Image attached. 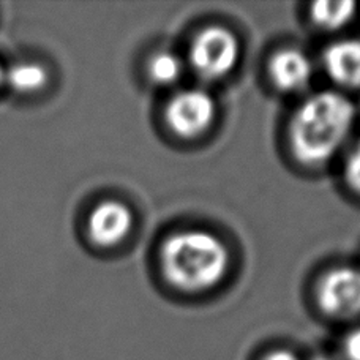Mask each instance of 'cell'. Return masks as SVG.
<instances>
[{"mask_svg": "<svg viewBox=\"0 0 360 360\" xmlns=\"http://www.w3.org/2000/svg\"><path fill=\"white\" fill-rule=\"evenodd\" d=\"M357 111L348 96L324 90L295 109L289 125L292 155L305 166H321L335 157L354 128Z\"/></svg>", "mask_w": 360, "mask_h": 360, "instance_id": "1", "label": "cell"}, {"mask_svg": "<svg viewBox=\"0 0 360 360\" xmlns=\"http://www.w3.org/2000/svg\"><path fill=\"white\" fill-rule=\"evenodd\" d=\"M229 262L226 243L202 229L177 231L160 248V266L166 281L182 292H205L220 285Z\"/></svg>", "mask_w": 360, "mask_h": 360, "instance_id": "2", "label": "cell"}, {"mask_svg": "<svg viewBox=\"0 0 360 360\" xmlns=\"http://www.w3.org/2000/svg\"><path fill=\"white\" fill-rule=\"evenodd\" d=\"M48 70L38 62H18L4 76V81L18 94H35L48 84Z\"/></svg>", "mask_w": 360, "mask_h": 360, "instance_id": "10", "label": "cell"}, {"mask_svg": "<svg viewBox=\"0 0 360 360\" xmlns=\"http://www.w3.org/2000/svg\"><path fill=\"white\" fill-rule=\"evenodd\" d=\"M217 117V105L202 89H185L169 100L165 119L169 130L184 139L204 134Z\"/></svg>", "mask_w": 360, "mask_h": 360, "instance_id": "4", "label": "cell"}, {"mask_svg": "<svg viewBox=\"0 0 360 360\" xmlns=\"http://www.w3.org/2000/svg\"><path fill=\"white\" fill-rule=\"evenodd\" d=\"M269 78L281 92H299L313 78V65L299 49H280L269 60Z\"/></svg>", "mask_w": 360, "mask_h": 360, "instance_id": "7", "label": "cell"}, {"mask_svg": "<svg viewBox=\"0 0 360 360\" xmlns=\"http://www.w3.org/2000/svg\"><path fill=\"white\" fill-rule=\"evenodd\" d=\"M184 70L182 60L174 53L162 51L152 57L147 63L149 78L158 86H171L180 78Z\"/></svg>", "mask_w": 360, "mask_h": 360, "instance_id": "11", "label": "cell"}, {"mask_svg": "<svg viewBox=\"0 0 360 360\" xmlns=\"http://www.w3.org/2000/svg\"><path fill=\"white\" fill-rule=\"evenodd\" d=\"M345 180L352 191L360 195V139L346 158Z\"/></svg>", "mask_w": 360, "mask_h": 360, "instance_id": "12", "label": "cell"}, {"mask_svg": "<svg viewBox=\"0 0 360 360\" xmlns=\"http://www.w3.org/2000/svg\"><path fill=\"white\" fill-rule=\"evenodd\" d=\"M316 302L330 318L360 316V269L343 266L329 270L316 288Z\"/></svg>", "mask_w": 360, "mask_h": 360, "instance_id": "5", "label": "cell"}, {"mask_svg": "<svg viewBox=\"0 0 360 360\" xmlns=\"http://www.w3.org/2000/svg\"><path fill=\"white\" fill-rule=\"evenodd\" d=\"M313 360H333V359L326 357V356H321V357H316V359H313Z\"/></svg>", "mask_w": 360, "mask_h": 360, "instance_id": "16", "label": "cell"}, {"mask_svg": "<svg viewBox=\"0 0 360 360\" xmlns=\"http://www.w3.org/2000/svg\"><path fill=\"white\" fill-rule=\"evenodd\" d=\"M4 76H5V70L2 68V65H0V82L4 81Z\"/></svg>", "mask_w": 360, "mask_h": 360, "instance_id": "15", "label": "cell"}, {"mask_svg": "<svg viewBox=\"0 0 360 360\" xmlns=\"http://www.w3.org/2000/svg\"><path fill=\"white\" fill-rule=\"evenodd\" d=\"M134 215L125 202L106 199L95 205L87 220L90 239L98 247L111 248L124 242L131 233Z\"/></svg>", "mask_w": 360, "mask_h": 360, "instance_id": "6", "label": "cell"}, {"mask_svg": "<svg viewBox=\"0 0 360 360\" xmlns=\"http://www.w3.org/2000/svg\"><path fill=\"white\" fill-rule=\"evenodd\" d=\"M343 354L346 360H360V327H356L346 335L343 342Z\"/></svg>", "mask_w": 360, "mask_h": 360, "instance_id": "13", "label": "cell"}, {"mask_svg": "<svg viewBox=\"0 0 360 360\" xmlns=\"http://www.w3.org/2000/svg\"><path fill=\"white\" fill-rule=\"evenodd\" d=\"M262 360H300V359L291 351L278 349V351L270 352V354H267Z\"/></svg>", "mask_w": 360, "mask_h": 360, "instance_id": "14", "label": "cell"}, {"mask_svg": "<svg viewBox=\"0 0 360 360\" xmlns=\"http://www.w3.org/2000/svg\"><path fill=\"white\" fill-rule=\"evenodd\" d=\"M323 65L337 86L360 89V38H345L329 44L323 53Z\"/></svg>", "mask_w": 360, "mask_h": 360, "instance_id": "8", "label": "cell"}, {"mask_svg": "<svg viewBox=\"0 0 360 360\" xmlns=\"http://www.w3.org/2000/svg\"><path fill=\"white\" fill-rule=\"evenodd\" d=\"M357 5L351 0H319L311 5L310 16L321 29L338 30L356 15Z\"/></svg>", "mask_w": 360, "mask_h": 360, "instance_id": "9", "label": "cell"}, {"mask_svg": "<svg viewBox=\"0 0 360 360\" xmlns=\"http://www.w3.org/2000/svg\"><path fill=\"white\" fill-rule=\"evenodd\" d=\"M190 63L199 78L217 81L229 75L240 59V43L223 25H209L193 38Z\"/></svg>", "mask_w": 360, "mask_h": 360, "instance_id": "3", "label": "cell"}]
</instances>
